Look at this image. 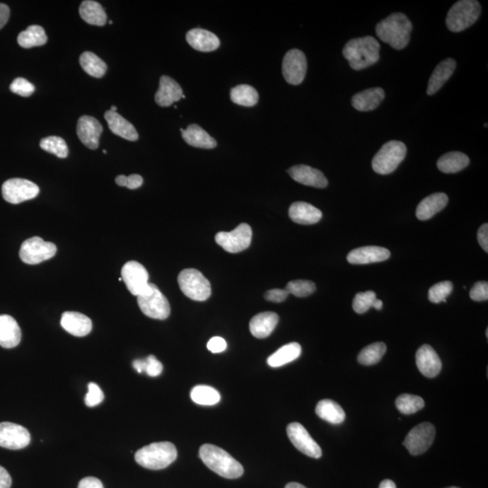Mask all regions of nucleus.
I'll list each match as a JSON object with an SVG mask.
<instances>
[{"instance_id":"4c0bfd02","label":"nucleus","mask_w":488,"mask_h":488,"mask_svg":"<svg viewBox=\"0 0 488 488\" xmlns=\"http://www.w3.org/2000/svg\"><path fill=\"white\" fill-rule=\"evenodd\" d=\"M80 64L81 68L89 74L95 78H102L107 71V65L99 57L92 52H84L81 54Z\"/></svg>"},{"instance_id":"0eeeda50","label":"nucleus","mask_w":488,"mask_h":488,"mask_svg":"<svg viewBox=\"0 0 488 488\" xmlns=\"http://www.w3.org/2000/svg\"><path fill=\"white\" fill-rule=\"evenodd\" d=\"M136 298L139 308L146 317L165 320L170 315L171 308L168 298L153 283H149L148 291Z\"/></svg>"},{"instance_id":"f03ea898","label":"nucleus","mask_w":488,"mask_h":488,"mask_svg":"<svg viewBox=\"0 0 488 488\" xmlns=\"http://www.w3.org/2000/svg\"><path fill=\"white\" fill-rule=\"evenodd\" d=\"M380 48L379 42L372 37L354 38L344 45L343 55L352 69L360 71L379 61Z\"/></svg>"},{"instance_id":"423d86ee","label":"nucleus","mask_w":488,"mask_h":488,"mask_svg":"<svg viewBox=\"0 0 488 488\" xmlns=\"http://www.w3.org/2000/svg\"><path fill=\"white\" fill-rule=\"evenodd\" d=\"M407 148L402 141H390L385 143L374 156L372 167L380 175H389L395 171L405 158Z\"/></svg>"},{"instance_id":"6ab92c4d","label":"nucleus","mask_w":488,"mask_h":488,"mask_svg":"<svg viewBox=\"0 0 488 488\" xmlns=\"http://www.w3.org/2000/svg\"><path fill=\"white\" fill-rule=\"evenodd\" d=\"M288 173L296 182L308 187L325 188L327 187L328 181L324 174L318 169L309 165H297L289 169Z\"/></svg>"},{"instance_id":"69168bd1","label":"nucleus","mask_w":488,"mask_h":488,"mask_svg":"<svg viewBox=\"0 0 488 488\" xmlns=\"http://www.w3.org/2000/svg\"><path fill=\"white\" fill-rule=\"evenodd\" d=\"M103 152L104 153V154H107V151H105V149H104Z\"/></svg>"},{"instance_id":"2f4dec72","label":"nucleus","mask_w":488,"mask_h":488,"mask_svg":"<svg viewBox=\"0 0 488 488\" xmlns=\"http://www.w3.org/2000/svg\"><path fill=\"white\" fill-rule=\"evenodd\" d=\"M470 165V158L461 152H448L439 158L437 165L446 174L458 173Z\"/></svg>"},{"instance_id":"f3484780","label":"nucleus","mask_w":488,"mask_h":488,"mask_svg":"<svg viewBox=\"0 0 488 488\" xmlns=\"http://www.w3.org/2000/svg\"><path fill=\"white\" fill-rule=\"evenodd\" d=\"M103 126L98 120L91 116H81L77 123L78 138L88 149H96L103 133Z\"/></svg>"},{"instance_id":"aec40b11","label":"nucleus","mask_w":488,"mask_h":488,"mask_svg":"<svg viewBox=\"0 0 488 488\" xmlns=\"http://www.w3.org/2000/svg\"><path fill=\"white\" fill-rule=\"evenodd\" d=\"M62 327L74 337H86L93 330V322L79 312L67 311L62 315Z\"/></svg>"},{"instance_id":"052dcab7","label":"nucleus","mask_w":488,"mask_h":488,"mask_svg":"<svg viewBox=\"0 0 488 488\" xmlns=\"http://www.w3.org/2000/svg\"><path fill=\"white\" fill-rule=\"evenodd\" d=\"M379 488H397L396 484L393 481L390 480H383L382 483L380 484Z\"/></svg>"},{"instance_id":"a878e982","label":"nucleus","mask_w":488,"mask_h":488,"mask_svg":"<svg viewBox=\"0 0 488 488\" xmlns=\"http://www.w3.org/2000/svg\"><path fill=\"white\" fill-rule=\"evenodd\" d=\"M187 41L195 50L200 52H211L220 47L219 38L206 29L194 28L188 31Z\"/></svg>"},{"instance_id":"3c124183","label":"nucleus","mask_w":488,"mask_h":488,"mask_svg":"<svg viewBox=\"0 0 488 488\" xmlns=\"http://www.w3.org/2000/svg\"><path fill=\"white\" fill-rule=\"evenodd\" d=\"M145 373L149 376L156 377L161 376L163 371V364L154 356L146 358Z\"/></svg>"},{"instance_id":"473e14b6","label":"nucleus","mask_w":488,"mask_h":488,"mask_svg":"<svg viewBox=\"0 0 488 488\" xmlns=\"http://www.w3.org/2000/svg\"><path fill=\"white\" fill-rule=\"evenodd\" d=\"M80 16L88 24L103 27L107 22V15L103 6L93 0H86L80 6Z\"/></svg>"},{"instance_id":"0e129e2a","label":"nucleus","mask_w":488,"mask_h":488,"mask_svg":"<svg viewBox=\"0 0 488 488\" xmlns=\"http://www.w3.org/2000/svg\"><path fill=\"white\" fill-rule=\"evenodd\" d=\"M110 110H112V112H117V107L116 106H112V108H110Z\"/></svg>"},{"instance_id":"6e6d98bb","label":"nucleus","mask_w":488,"mask_h":488,"mask_svg":"<svg viewBox=\"0 0 488 488\" xmlns=\"http://www.w3.org/2000/svg\"><path fill=\"white\" fill-rule=\"evenodd\" d=\"M78 488H104L102 481L96 477H87L80 481Z\"/></svg>"},{"instance_id":"72a5a7b5","label":"nucleus","mask_w":488,"mask_h":488,"mask_svg":"<svg viewBox=\"0 0 488 488\" xmlns=\"http://www.w3.org/2000/svg\"><path fill=\"white\" fill-rule=\"evenodd\" d=\"M318 417L332 424H341L346 419V412L339 405L332 400H322L315 407Z\"/></svg>"},{"instance_id":"774afa93","label":"nucleus","mask_w":488,"mask_h":488,"mask_svg":"<svg viewBox=\"0 0 488 488\" xmlns=\"http://www.w3.org/2000/svg\"><path fill=\"white\" fill-rule=\"evenodd\" d=\"M447 488H460V487H447Z\"/></svg>"},{"instance_id":"2eb2a0df","label":"nucleus","mask_w":488,"mask_h":488,"mask_svg":"<svg viewBox=\"0 0 488 488\" xmlns=\"http://www.w3.org/2000/svg\"><path fill=\"white\" fill-rule=\"evenodd\" d=\"M30 441V434L23 426L12 422L0 423V447L22 450L28 447Z\"/></svg>"},{"instance_id":"4468645a","label":"nucleus","mask_w":488,"mask_h":488,"mask_svg":"<svg viewBox=\"0 0 488 488\" xmlns=\"http://www.w3.org/2000/svg\"><path fill=\"white\" fill-rule=\"evenodd\" d=\"M149 272L144 266L135 260L127 262L122 269V279L133 296H141L149 288Z\"/></svg>"},{"instance_id":"603ef678","label":"nucleus","mask_w":488,"mask_h":488,"mask_svg":"<svg viewBox=\"0 0 488 488\" xmlns=\"http://www.w3.org/2000/svg\"><path fill=\"white\" fill-rule=\"evenodd\" d=\"M289 292L286 289H273L267 291L265 295L266 301L281 303L288 298Z\"/></svg>"},{"instance_id":"ddd939ff","label":"nucleus","mask_w":488,"mask_h":488,"mask_svg":"<svg viewBox=\"0 0 488 488\" xmlns=\"http://www.w3.org/2000/svg\"><path fill=\"white\" fill-rule=\"evenodd\" d=\"M307 58L303 52L291 49L285 54L282 63V74L286 81L291 86H298L307 74Z\"/></svg>"},{"instance_id":"37998d69","label":"nucleus","mask_w":488,"mask_h":488,"mask_svg":"<svg viewBox=\"0 0 488 488\" xmlns=\"http://www.w3.org/2000/svg\"><path fill=\"white\" fill-rule=\"evenodd\" d=\"M315 284L310 281H305V279H296L288 283L286 291L289 294H292L298 298H305L308 296L313 294L315 291Z\"/></svg>"},{"instance_id":"bf43d9fd","label":"nucleus","mask_w":488,"mask_h":488,"mask_svg":"<svg viewBox=\"0 0 488 488\" xmlns=\"http://www.w3.org/2000/svg\"><path fill=\"white\" fill-rule=\"evenodd\" d=\"M133 367L139 373H145L146 360L133 361Z\"/></svg>"},{"instance_id":"393cba45","label":"nucleus","mask_w":488,"mask_h":488,"mask_svg":"<svg viewBox=\"0 0 488 488\" xmlns=\"http://www.w3.org/2000/svg\"><path fill=\"white\" fill-rule=\"evenodd\" d=\"M289 216L293 222L304 226L315 224L321 220L322 211L305 202H296L289 207Z\"/></svg>"},{"instance_id":"a211bd4d","label":"nucleus","mask_w":488,"mask_h":488,"mask_svg":"<svg viewBox=\"0 0 488 488\" xmlns=\"http://www.w3.org/2000/svg\"><path fill=\"white\" fill-rule=\"evenodd\" d=\"M416 364L419 372L428 378L437 376L442 368L441 358L429 344H423L419 348L416 354Z\"/></svg>"},{"instance_id":"f704fd0d","label":"nucleus","mask_w":488,"mask_h":488,"mask_svg":"<svg viewBox=\"0 0 488 488\" xmlns=\"http://www.w3.org/2000/svg\"><path fill=\"white\" fill-rule=\"evenodd\" d=\"M301 354V344L298 343H289L279 348L274 354H272V356L268 358L267 362H268L269 366L276 368V367L283 366H285V364L293 362V361L297 359Z\"/></svg>"},{"instance_id":"864d4df0","label":"nucleus","mask_w":488,"mask_h":488,"mask_svg":"<svg viewBox=\"0 0 488 488\" xmlns=\"http://www.w3.org/2000/svg\"><path fill=\"white\" fill-rule=\"evenodd\" d=\"M226 347V341L220 337H211L207 343V349L213 354L222 353Z\"/></svg>"},{"instance_id":"e2e57ef3","label":"nucleus","mask_w":488,"mask_h":488,"mask_svg":"<svg viewBox=\"0 0 488 488\" xmlns=\"http://www.w3.org/2000/svg\"><path fill=\"white\" fill-rule=\"evenodd\" d=\"M383 301H380V299H376V301H374L373 308L377 309V310H380V309L383 308Z\"/></svg>"},{"instance_id":"4d7b16f0","label":"nucleus","mask_w":488,"mask_h":488,"mask_svg":"<svg viewBox=\"0 0 488 488\" xmlns=\"http://www.w3.org/2000/svg\"><path fill=\"white\" fill-rule=\"evenodd\" d=\"M12 484V480L11 475L5 470L4 467L0 466V488H11Z\"/></svg>"},{"instance_id":"a18cd8bd","label":"nucleus","mask_w":488,"mask_h":488,"mask_svg":"<svg viewBox=\"0 0 488 488\" xmlns=\"http://www.w3.org/2000/svg\"><path fill=\"white\" fill-rule=\"evenodd\" d=\"M376 294L373 291L357 293L354 298L353 308L357 314H364L373 308L376 301Z\"/></svg>"},{"instance_id":"680f3d73","label":"nucleus","mask_w":488,"mask_h":488,"mask_svg":"<svg viewBox=\"0 0 488 488\" xmlns=\"http://www.w3.org/2000/svg\"><path fill=\"white\" fill-rule=\"evenodd\" d=\"M285 488H307L303 486V484H299V483H289L287 486H286Z\"/></svg>"},{"instance_id":"13d9d810","label":"nucleus","mask_w":488,"mask_h":488,"mask_svg":"<svg viewBox=\"0 0 488 488\" xmlns=\"http://www.w3.org/2000/svg\"><path fill=\"white\" fill-rule=\"evenodd\" d=\"M11 11L8 6L0 3V29H1L8 21Z\"/></svg>"},{"instance_id":"6e6552de","label":"nucleus","mask_w":488,"mask_h":488,"mask_svg":"<svg viewBox=\"0 0 488 488\" xmlns=\"http://www.w3.org/2000/svg\"><path fill=\"white\" fill-rule=\"evenodd\" d=\"M178 284L187 298L195 301H204L210 298L211 289L209 281L194 269H187L179 273Z\"/></svg>"},{"instance_id":"7ed1b4c3","label":"nucleus","mask_w":488,"mask_h":488,"mask_svg":"<svg viewBox=\"0 0 488 488\" xmlns=\"http://www.w3.org/2000/svg\"><path fill=\"white\" fill-rule=\"evenodd\" d=\"M199 457L208 468L221 477L236 480L243 476L244 470L242 465L228 452L217 446H202Z\"/></svg>"},{"instance_id":"412c9836","label":"nucleus","mask_w":488,"mask_h":488,"mask_svg":"<svg viewBox=\"0 0 488 488\" xmlns=\"http://www.w3.org/2000/svg\"><path fill=\"white\" fill-rule=\"evenodd\" d=\"M390 256L389 250L378 246H366L351 250L347 255L348 262L351 265H370L383 262Z\"/></svg>"},{"instance_id":"a19ab883","label":"nucleus","mask_w":488,"mask_h":488,"mask_svg":"<svg viewBox=\"0 0 488 488\" xmlns=\"http://www.w3.org/2000/svg\"><path fill=\"white\" fill-rule=\"evenodd\" d=\"M397 409L403 414H412L424 408L425 402L422 397L412 395H402L396 399Z\"/></svg>"},{"instance_id":"5701e85b","label":"nucleus","mask_w":488,"mask_h":488,"mask_svg":"<svg viewBox=\"0 0 488 488\" xmlns=\"http://www.w3.org/2000/svg\"><path fill=\"white\" fill-rule=\"evenodd\" d=\"M21 330L18 322L9 315H0V346L14 348L21 341Z\"/></svg>"},{"instance_id":"c756f323","label":"nucleus","mask_w":488,"mask_h":488,"mask_svg":"<svg viewBox=\"0 0 488 488\" xmlns=\"http://www.w3.org/2000/svg\"><path fill=\"white\" fill-rule=\"evenodd\" d=\"M279 315L274 312H263L255 315L250 322V331L256 338H266L275 330Z\"/></svg>"},{"instance_id":"de8ad7c7","label":"nucleus","mask_w":488,"mask_h":488,"mask_svg":"<svg viewBox=\"0 0 488 488\" xmlns=\"http://www.w3.org/2000/svg\"><path fill=\"white\" fill-rule=\"evenodd\" d=\"M104 400L103 390L94 383L88 385V393L86 395V405L88 407H95L99 405Z\"/></svg>"},{"instance_id":"39448f33","label":"nucleus","mask_w":488,"mask_h":488,"mask_svg":"<svg viewBox=\"0 0 488 488\" xmlns=\"http://www.w3.org/2000/svg\"><path fill=\"white\" fill-rule=\"evenodd\" d=\"M480 14V3L475 0H461L451 6L446 19V24L448 30L454 33L461 32L475 24Z\"/></svg>"},{"instance_id":"dca6fc26","label":"nucleus","mask_w":488,"mask_h":488,"mask_svg":"<svg viewBox=\"0 0 488 488\" xmlns=\"http://www.w3.org/2000/svg\"><path fill=\"white\" fill-rule=\"evenodd\" d=\"M287 434L291 443L308 457L320 458L322 451L320 445L311 438L307 429L301 423L293 422L287 427Z\"/></svg>"},{"instance_id":"79ce46f5","label":"nucleus","mask_w":488,"mask_h":488,"mask_svg":"<svg viewBox=\"0 0 488 488\" xmlns=\"http://www.w3.org/2000/svg\"><path fill=\"white\" fill-rule=\"evenodd\" d=\"M40 146L45 151L51 153L59 158H67L68 153H69L66 142L60 136H47V138L42 139Z\"/></svg>"},{"instance_id":"f257e3e1","label":"nucleus","mask_w":488,"mask_h":488,"mask_svg":"<svg viewBox=\"0 0 488 488\" xmlns=\"http://www.w3.org/2000/svg\"><path fill=\"white\" fill-rule=\"evenodd\" d=\"M376 31L380 40L396 50H402L411 39L412 24L402 13H393L376 25Z\"/></svg>"},{"instance_id":"4be33fe9","label":"nucleus","mask_w":488,"mask_h":488,"mask_svg":"<svg viewBox=\"0 0 488 488\" xmlns=\"http://www.w3.org/2000/svg\"><path fill=\"white\" fill-rule=\"evenodd\" d=\"M183 95V90L172 78L163 76L159 81V88L155 100L161 107H169L178 102Z\"/></svg>"},{"instance_id":"20e7f679","label":"nucleus","mask_w":488,"mask_h":488,"mask_svg":"<svg viewBox=\"0 0 488 488\" xmlns=\"http://www.w3.org/2000/svg\"><path fill=\"white\" fill-rule=\"evenodd\" d=\"M177 448L168 441L149 444L141 448L135 454L136 463L151 470H159L168 467L177 460Z\"/></svg>"},{"instance_id":"58836bf2","label":"nucleus","mask_w":488,"mask_h":488,"mask_svg":"<svg viewBox=\"0 0 488 488\" xmlns=\"http://www.w3.org/2000/svg\"><path fill=\"white\" fill-rule=\"evenodd\" d=\"M192 401L200 405L211 406L220 402L221 395L217 390L208 385H197L191 390Z\"/></svg>"},{"instance_id":"5fc2aeb1","label":"nucleus","mask_w":488,"mask_h":488,"mask_svg":"<svg viewBox=\"0 0 488 488\" xmlns=\"http://www.w3.org/2000/svg\"><path fill=\"white\" fill-rule=\"evenodd\" d=\"M477 240L484 252H488V224L484 223L480 228L477 233Z\"/></svg>"},{"instance_id":"b1692460","label":"nucleus","mask_w":488,"mask_h":488,"mask_svg":"<svg viewBox=\"0 0 488 488\" xmlns=\"http://www.w3.org/2000/svg\"><path fill=\"white\" fill-rule=\"evenodd\" d=\"M104 118L108 123L109 128L112 130L113 134L122 136V138L129 141H138L139 134L135 127L128 120L123 118L122 115L117 112H112V110H107L104 114Z\"/></svg>"},{"instance_id":"ea45409f","label":"nucleus","mask_w":488,"mask_h":488,"mask_svg":"<svg viewBox=\"0 0 488 488\" xmlns=\"http://www.w3.org/2000/svg\"><path fill=\"white\" fill-rule=\"evenodd\" d=\"M386 346L385 343L378 342L364 347L358 356V362L363 366H373L379 363L380 359L385 356Z\"/></svg>"},{"instance_id":"c9c22d12","label":"nucleus","mask_w":488,"mask_h":488,"mask_svg":"<svg viewBox=\"0 0 488 488\" xmlns=\"http://www.w3.org/2000/svg\"><path fill=\"white\" fill-rule=\"evenodd\" d=\"M47 35L40 25H33L19 34L18 43L23 48L41 47L47 44Z\"/></svg>"},{"instance_id":"bb28decb","label":"nucleus","mask_w":488,"mask_h":488,"mask_svg":"<svg viewBox=\"0 0 488 488\" xmlns=\"http://www.w3.org/2000/svg\"><path fill=\"white\" fill-rule=\"evenodd\" d=\"M385 97V91L382 88H371L356 93L352 98V105L359 112H371L378 108Z\"/></svg>"},{"instance_id":"49530a36","label":"nucleus","mask_w":488,"mask_h":488,"mask_svg":"<svg viewBox=\"0 0 488 488\" xmlns=\"http://www.w3.org/2000/svg\"><path fill=\"white\" fill-rule=\"evenodd\" d=\"M11 91L18 95L29 97L34 93L35 86L30 81L24 79V78H16L11 84Z\"/></svg>"},{"instance_id":"338daca9","label":"nucleus","mask_w":488,"mask_h":488,"mask_svg":"<svg viewBox=\"0 0 488 488\" xmlns=\"http://www.w3.org/2000/svg\"><path fill=\"white\" fill-rule=\"evenodd\" d=\"M182 99H185V96L184 95V94L183 95H182Z\"/></svg>"},{"instance_id":"09e8293b","label":"nucleus","mask_w":488,"mask_h":488,"mask_svg":"<svg viewBox=\"0 0 488 488\" xmlns=\"http://www.w3.org/2000/svg\"><path fill=\"white\" fill-rule=\"evenodd\" d=\"M116 184L120 187H125L129 190H136L141 187L143 184V178L139 175H130L129 177L126 175H118L116 178Z\"/></svg>"},{"instance_id":"7c9ffc66","label":"nucleus","mask_w":488,"mask_h":488,"mask_svg":"<svg viewBox=\"0 0 488 488\" xmlns=\"http://www.w3.org/2000/svg\"><path fill=\"white\" fill-rule=\"evenodd\" d=\"M180 132L184 141L194 148L211 149L217 146L216 139L197 124H191L187 129H181Z\"/></svg>"},{"instance_id":"9b49d317","label":"nucleus","mask_w":488,"mask_h":488,"mask_svg":"<svg viewBox=\"0 0 488 488\" xmlns=\"http://www.w3.org/2000/svg\"><path fill=\"white\" fill-rule=\"evenodd\" d=\"M39 192L38 185L22 178H12L2 185L3 198L8 203L18 204L23 202L34 199Z\"/></svg>"},{"instance_id":"c85d7f7f","label":"nucleus","mask_w":488,"mask_h":488,"mask_svg":"<svg viewBox=\"0 0 488 488\" xmlns=\"http://www.w3.org/2000/svg\"><path fill=\"white\" fill-rule=\"evenodd\" d=\"M455 65H457L455 61L451 59V58L443 60L437 65L429 80L428 95H434V94L438 93L441 89L446 81L450 79L452 74H453Z\"/></svg>"},{"instance_id":"1a4fd4ad","label":"nucleus","mask_w":488,"mask_h":488,"mask_svg":"<svg viewBox=\"0 0 488 488\" xmlns=\"http://www.w3.org/2000/svg\"><path fill=\"white\" fill-rule=\"evenodd\" d=\"M57 252L54 243L45 242L40 237L35 236L22 243L19 257L23 262L35 265L53 258Z\"/></svg>"},{"instance_id":"f8f14e48","label":"nucleus","mask_w":488,"mask_h":488,"mask_svg":"<svg viewBox=\"0 0 488 488\" xmlns=\"http://www.w3.org/2000/svg\"><path fill=\"white\" fill-rule=\"evenodd\" d=\"M435 435L436 429L431 423H422L409 432L403 441V445L412 455H422L431 448L434 443Z\"/></svg>"},{"instance_id":"c03bdc74","label":"nucleus","mask_w":488,"mask_h":488,"mask_svg":"<svg viewBox=\"0 0 488 488\" xmlns=\"http://www.w3.org/2000/svg\"><path fill=\"white\" fill-rule=\"evenodd\" d=\"M453 291V284L451 281H442L432 286L429 291V299L432 303L438 304L447 302V298Z\"/></svg>"},{"instance_id":"8fccbe9b","label":"nucleus","mask_w":488,"mask_h":488,"mask_svg":"<svg viewBox=\"0 0 488 488\" xmlns=\"http://www.w3.org/2000/svg\"><path fill=\"white\" fill-rule=\"evenodd\" d=\"M470 297L474 301H484L488 299V283L478 281L471 289Z\"/></svg>"},{"instance_id":"9d476101","label":"nucleus","mask_w":488,"mask_h":488,"mask_svg":"<svg viewBox=\"0 0 488 488\" xmlns=\"http://www.w3.org/2000/svg\"><path fill=\"white\" fill-rule=\"evenodd\" d=\"M252 239V228L247 223H240L232 232H221L216 236L218 245L230 253H238L248 249Z\"/></svg>"},{"instance_id":"e433bc0d","label":"nucleus","mask_w":488,"mask_h":488,"mask_svg":"<svg viewBox=\"0 0 488 488\" xmlns=\"http://www.w3.org/2000/svg\"><path fill=\"white\" fill-rule=\"evenodd\" d=\"M231 100L237 105L252 107L259 100V94L252 86L240 84L231 90Z\"/></svg>"},{"instance_id":"cd10ccee","label":"nucleus","mask_w":488,"mask_h":488,"mask_svg":"<svg viewBox=\"0 0 488 488\" xmlns=\"http://www.w3.org/2000/svg\"><path fill=\"white\" fill-rule=\"evenodd\" d=\"M448 202V195L444 193H435L429 195L419 204L417 210H416V216L421 221L431 219L438 211L444 209Z\"/></svg>"}]
</instances>
